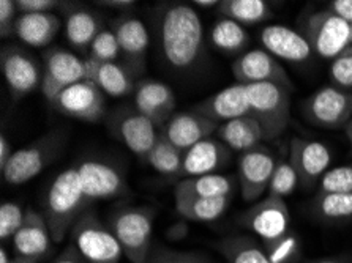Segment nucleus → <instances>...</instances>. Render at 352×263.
I'll list each match as a JSON object with an SVG mask.
<instances>
[{
  "mask_svg": "<svg viewBox=\"0 0 352 263\" xmlns=\"http://www.w3.org/2000/svg\"><path fill=\"white\" fill-rule=\"evenodd\" d=\"M60 30V19L54 13L19 14L14 24V35L32 47L50 46Z\"/></svg>",
  "mask_w": 352,
  "mask_h": 263,
  "instance_id": "a878e982",
  "label": "nucleus"
},
{
  "mask_svg": "<svg viewBox=\"0 0 352 263\" xmlns=\"http://www.w3.org/2000/svg\"><path fill=\"white\" fill-rule=\"evenodd\" d=\"M329 10L348 24H352V0H333L329 3Z\"/></svg>",
  "mask_w": 352,
  "mask_h": 263,
  "instance_id": "37998d69",
  "label": "nucleus"
},
{
  "mask_svg": "<svg viewBox=\"0 0 352 263\" xmlns=\"http://www.w3.org/2000/svg\"><path fill=\"white\" fill-rule=\"evenodd\" d=\"M199 114L209 117L210 120L221 123L250 115V96L247 85L234 84L209 96L195 107Z\"/></svg>",
  "mask_w": 352,
  "mask_h": 263,
  "instance_id": "5701e85b",
  "label": "nucleus"
},
{
  "mask_svg": "<svg viewBox=\"0 0 352 263\" xmlns=\"http://www.w3.org/2000/svg\"><path fill=\"white\" fill-rule=\"evenodd\" d=\"M76 168L89 202L113 201L128 194L125 176L113 164L97 159H84Z\"/></svg>",
  "mask_w": 352,
  "mask_h": 263,
  "instance_id": "4468645a",
  "label": "nucleus"
},
{
  "mask_svg": "<svg viewBox=\"0 0 352 263\" xmlns=\"http://www.w3.org/2000/svg\"><path fill=\"white\" fill-rule=\"evenodd\" d=\"M232 196L226 197H174L175 210L193 222H212L223 216L231 205Z\"/></svg>",
  "mask_w": 352,
  "mask_h": 263,
  "instance_id": "c85d7f7f",
  "label": "nucleus"
},
{
  "mask_svg": "<svg viewBox=\"0 0 352 263\" xmlns=\"http://www.w3.org/2000/svg\"><path fill=\"white\" fill-rule=\"evenodd\" d=\"M182 150L174 147V145L163 136L162 131L158 134L155 145H153L152 150L146 157L147 163L151 164V168L155 169L158 174L166 176H179L180 168H182Z\"/></svg>",
  "mask_w": 352,
  "mask_h": 263,
  "instance_id": "f704fd0d",
  "label": "nucleus"
},
{
  "mask_svg": "<svg viewBox=\"0 0 352 263\" xmlns=\"http://www.w3.org/2000/svg\"><path fill=\"white\" fill-rule=\"evenodd\" d=\"M330 78L335 87L343 90L352 89V46L333 58L330 65Z\"/></svg>",
  "mask_w": 352,
  "mask_h": 263,
  "instance_id": "58836bf2",
  "label": "nucleus"
},
{
  "mask_svg": "<svg viewBox=\"0 0 352 263\" xmlns=\"http://www.w3.org/2000/svg\"><path fill=\"white\" fill-rule=\"evenodd\" d=\"M307 263H349V262L343 259H319V260H311Z\"/></svg>",
  "mask_w": 352,
  "mask_h": 263,
  "instance_id": "8fccbe9b",
  "label": "nucleus"
},
{
  "mask_svg": "<svg viewBox=\"0 0 352 263\" xmlns=\"http://www.w3.org/2000/svg\"><path fill=\"white\" fill-rule=\"evenodd\" d=\"M120 56V46L113 29H103L92 41L89 47V57L95 58L97 62L108 63L117 62Z\"/></svg>",
  "mask_w": 352,
  "mask_h": 263,
  "instance_id": "4c0bfd02",
  "label": "nucleus"
},
{
  "mask_svg": "<svg viewBox=\"0 0 352 263\" xmlns=\"http://www.w3.org/2000/svg\"><path fill=\"white\" fill-rule=\"evenodd\" d=\"M158 47L168 65L180 73L195 69L206 56L204 27L191 5L173 2L158 8Z\"/></svg>",
  "mask_w": 352,
  "mask_h": 263,
  "instance_id": "f257e3e1",
  "label": "nucleus"
},
{
  "mask_svg": "<svg viewBox=\"0 0 352 263\" xmlns=\"http://www.w3.org/2000/svg\"><path fill=\"white\" fill-rule=\"evenodd\" d=\"M18 16L14 0H2L0 2V35L3 40L14 35V24Z\"/></svg>",
  "mask_w": 352,
  "mask_h": 263,
  "instance_id": "a19ab883",
  "label": "nucleus"
},
{
  "mask_svg": "<svg viewBox=\"0 0 352 263\" xmlns=\"http://www.w3.org/2000/svg\"><path fill=\"white\" fill-rule=\"evenodd\" d=\"M0 263H13V257L8 255L7 249H5V246L0 248Z\"/></svg>",
  "mask_w": 352,
  "mask_h": 263,
  "instance_id": "09e8293b",
  "label": "nucleus"
},
{
  "mask_svg": "<svg viewBox=\"0 0 352 263\" xmlns=\"http://www.w3.org/2000/svg\"><path fill=\"white\" fill-rule=\"evenodd\" d=\"M62 5L57 0H16V8L19 14L29 13H51L52 8Z\"/></svg>",
  "mask_w": 352,
  "mask_h": 263,
  "instance_id": "79ce46f5",
  "label": "nucleus"
},
{
  "mask_svg": "<svg viewBox=\"0 0 352 263\" xmlns=\"http://www.w3.org/2000/svg\"><path fill=\"white\" fill-rule=\"evenodd\" d=\"M344 131H346V137H348V141H349V145H351V152H352V119L349 120V123H348V125H346V128H344Z\"/></svg>",
  "mask_w": 352,
  "mask_h": 263,
  "instance_id": "3c124183",
  "label": "nucleus"
},
{
  "mask_svg": "<svg viewBox=\"0 0 352 263\" xmlns=\"http://www.w3.org/2000/svg\"><path fill=\"white\" fill-rule=\"evenodd\" d=\"M250 115L258 120L265 141L281 136L291 119V92L276 84L247 85Z\"/></svg>",
  "mask_w": 352,
  "mask_h": 263,
  "instance_id": "423d86ee",
  "label": "nucleus"
},
{
  "mask_svg": "<svg viewBox=\"0 0 352 263\" xmlns=\"http://www.w3.org/2000/svg\"><path fill=\"white\" fill-rule=\"evenodd\" d=\"M193 3L202 8H210V7H218V3L220 2H217V0H196Z\"/></svg>",
  "mask_w": 352,
  "mask_h": 263,
  "instance_id": "de8ad7c7",
  "label": "nucleus"
},
{
  "mask_svg": "<svg viewBox=\"0 0 352 263\" xmlns=\"http://www.w3.org/2000/svg\"><path fill=\"white\" fill-rule=\"evenodd\" d=\"M259 41L270 56L292 63H303L313 56L310 43L302 32L286 25L264 27L259 34Z\"/></svg>",
  "mask_w": 352,
  "mask_h": 263,
  "instance_id": "412c9836",
  "label": "nucleus"
},
{
  "mask_svg": "<svg viewBox=\"0 0 352 263\" xmlns=\"http://www.w3.org/2000/svg\"><path fill=\"white\" fill-rule=\"evenodd\" d=\"M234 179L229 175L209 174L184 179L175 186L174 197H226L232 196Z\"/></svg>",
  "mask_w": 352,
  "mask_h": 263,
  "instance_id": "c756f323",
  "label": "nucleus"
},
{
  "mask_svg": "<svg viewBox=\"0 0 352 263\" xmlns=\"http://www.w3.org/2000/svg\"><path fill=\"white\" fill-rule=\"evenodd\" d=\"M114 34L124 54L126 67L130 71L141 73L146 65V54L148 47V34L141 19L131 14H122L116 19Z\"/></svg>",
  "mask_w": 352,
  "mask_h": 263,
  "instance_id": "b1692460",
  "label": "nucleus"
},
{
  "mask_svg": "<svg viewBox=\"0 0 352 263\" xmlns=\"http://www.w3.org/2000/svg\"><path fill=\"white\" fill-rule=\"evenodd\" d=\"M217 12L240 25H254L270 18V7L264 0H221Z\"/></svg>",
  "mask_w": 352,
  "mask_h": 263,
  "instance_id": "2f4dec72",
  "label": "nucleus"
},
{
  "mask_svg": "<svg viewBox=\"0 0 352 263\" xmlns=\"http://www.w3.org/2000/svg\"><path fill=\"white\" fill-rule=\"evenodd\" d=\"M100 5H106V7L125 10V8L133 7L135 2H133V0H108V2H100Z\"/></svg>",
  "mask_w": 352,
  "mask_h": 263,
  "instance_id": "49530a36",
  "label": "nucleus"
},
{
  "mask_svg": "<svg viewBox=\"0 0 352 263\" xmlns=\"http://www.w3.org/2000/svg\"><path fill=\"white\" fill-rule=\"evenodd\" d=\"M81 80H85V65L78 56L62 47L43 52L41 92L51 104L63 90Z\"/></svg>",
  "mask_w": 352,
  "mask_h": 263,
  "instance_id": "9d476101",
  "label": "nucleus"
},
{
  "mask_svg": "<svg viewBox=\"0 0 352 263\" xmlns=\"http://www.w3.org/2000/svg\"><path fill=\"white\" fill-rule=\"evenodd\" d=\"M302 112L307 122L319 128H346L352 119V92L327 85L303 101Z\"/></svg>",
  "mask_w": 352,
  "mask_h": 263,
  "instance_id": "1a4fd4ad",
  "label": "nucleus"
},
{
  "mask_svg": "<svg viewBox=\"0 0 352 263\" xmlns=\"http://www.w3.org/2000/svg\"><path fill=\"white\" fill-rule=\"evenodd\" d=\"M103 16L85 7H72L65 13V35L76 49H89L92 41L103 30Z\"/></svg>",
  "mask_w": 352,
  "mask_h": 263,
  "instance_id": "bb28decb",
  "label": "nucleus"
},
{
  "mask_svg": "<svg viewBox=\"0 0 352 263\" xmlns=\"http://www.w3.org/2000/svg\"><path fill=\"white\" fill-rule=\"evenodd\" d=\"M229 159H231V150L220 139H204L184 152L179 176L193 179V176L217 174L225 168Z\"/></svg>",
  "mask_w": 352,
  "mask_h": 263,
  "instance_id": "4be33fe9",
  "label": "nucleus"
},
{
  "mask_svg": "<svg viewBox=\"0 0 352 263\" xmlns=\"http://www.w3.org/2000/svg\"><path fill=\"white\" fill-rule=\"evenodd\" d=\"M111 130L138 157L146 158L158 139V128L136 109H119L113 115Z\"/></svg>",
  "mask_w": 352,
  "mask_h": 263,
  "instance_id": "f3484780",
  "label": "nucleus"
},
{
  "mask_svg": "<svg viewBox=\"0 0 352 263\" xmlns=\"http://www.w3.org/2000/svg\"><path fill=\"white\" fill-rule=\"evenodd\" d=\"M287 158L297 170L300 185L305 190H311L329 172L332 155L321 142L292 137Z\"/></svg>",
  "mask_w": 352,
  "mask_h": 263,
  "instance_id": "a211bd4d",
  "label": "nucleus"
},
{
  "mask_svg": "<svg viewBox=\"0 0 352 263\" xmlns=\"http://www.w3.org/2000/svg\"><path fill=\"white\" fill-rule=\"evenodd\" d=\"M215 248L228 263H274L263 244L245 235L218 241Z\"/></svg>",
  "mask_w": 352,
  "mask_h": 263,
  "instance_id": "7c9ffc66",
  "label": "nucleus"
},
{
  "mask_svg": "<svg viewBox=\"0 0 352 263\" xmlns=\"http://www.w3.org/2000/svg\"><path fill=\"white\" fill-rule=\"evenodd\" d=\"M28 208L16 202H3L0 207V238L2 241L13 240L19 229L24 225Z\"/></svg>",
  "mask_w": 352,
  "mask_h": 263,
  "instance_id": "e433bc0d",
  "label": "nucleus"
},
{
  "mask_svg": "<svg viewBox=\"0 0 352 263\" xmlns=\"http://www.w3.org/2000/svg\"><path fill=\"white\" fill-rule=\"evenodd\" d=\"M148 263H209L204 257L195 252H180L166 248L152 249Z\"/></svg>",
  "mask_w": 352,
  "mask_h": 263,
  "instance_id": "ea45409f",
  "label": "nucleus"
},
{
  "mask_svg": "<svg viewBox=\"0 0 352 263\" xmlns=\"http://www.w3.org/2000/svg\"><path fill=\"white\" fill-rule=\"evenodd\" d=\"M298 183H300V180H298L297 170L292 165L289 158L281 159L276 163L274 175H272L267 196L285 201L286 197H289L296 191Z\"/></svg>",
  "mask_w": 352,
  "mask_h": 263,
  "instance_id": "c9c22d12",
  "label": "nucleus"
},
{
  "mask_svg": "<svg viewBox=\"0 0 352 263\" xmlns=\"http://www.w3.org/2000/svg\"><path fill=\"white\" fill-rule=\"evenodd\" d=\"M276 158L269 148L258 145L239 158V187L245 202H254L269 191V185L276 168Z\"/></svg>",
  "mask_w": 352,
  "mask_h": 263,
  "instance_id": "f8f14e48",
  "label": "nucleus"
},
{
  "mask_svg": "<svg viewBox=\"0 0 352 263\" xmlns=\"http://www.w3.org/2000/svg\"><path fill=\"white\" fill-rule=\"evenodd\" d=\"M217 136L234 152H248L265 141V134L258 120L252 115L240 117V119L221 123L217 130Z\"/></svg>",
  "mask_w": 352,
  "mask_h": 263,
  "instance_id": "cd10ccee",
  "label": "nucleus"
},
{
  "mask_svg": "<svg viewBox=\"0 0 352 263\" xmlns=\"http://www.w3.org/2000/svg\"><path fill=\"white\" fill-rule=\"evenodd\" d=\"M52 263H85V260L74 251L73 246H70V248L63 251L62 254L58 255V259H56Z\"/></svg>",
  "mask_w": 352,
  "mask_h": 263,
  "instance_id": "a18cd8bd",
  "label": "nucleus"
},
{
  "mask_svg": "<svg viewBox=\"0 0 352 263\" xmlns=\"http://www.w3.org/2000/svg\"><path fill=\"white\" fill-rule=\"evenodd\" d=\"M72 246L89 263H119L124 252L119 241L92 211H85L72 229Z\"/></svg>",
  "mask_w": 352,
  "mask_h": 263,
  "instance_id": "0eeeda50",
  "label": "nucleus"
},
{
  "mask_svg": "<svg viewBox=\"0 0 352 263\" xmlns=\"http://www.w3.org/2000/svg\"><path fill=\"white\" fill-rule=\"evenodd\" d=\"M13 148H12V144L7 141V137H5V134L2 133L0 134V170H3L5 165L8 164L10 158L13 157Z\"/></svg>",
  "mask_w": 352,
  "mask_h": 263,
  "instance_id": "c03bdc74",
  "label": "nucleus"
},
{
  "mask_svg": "<svg viewBox=\"0 0 352 263\" xmlns=\"http://www.w3.org/2000/svg\"><path fill=\"white\" fill-rule=\"evenodd\" d=\"M85 65V80L94 82L101 92L113 96V98H122L130 95L135 90V80L133 73L128 67L120 65L117 62L101 63L92 57L84 60Z\"/></svg>",
  "mask_w": 352,
  "mask_h": 263,
  "instance_id": "393cba45",
  "label": "nucleus"
},
{
  "mask_svg": "<svg viewBox=\"0 0 352 263\" xmlns=\"http://www.w3.org/2000/svg\"><path fill=\"white\" fill-rule=\"evenodd\" d=\"M52 243L43 214L28 208L24 225L13 237V263H40L50 254Z\"/></svg>",
  "mask_w": 352,
  "mask_h": 263,
  "instance_id": "dca6fc26",
  "label": "nucleus"
},
{
  "mask_svg": "<svg viewBox=\"0 0 352 263\" xmlns=\"http://www.w3.org/2000/svg\"><path fill=\"white\" fill-rule=\"evenodd\" d=\"M52 106L72 119L85 123H97L104 115L106 100L104 93L94 82L81 80V82L73 84L72 87L63 90L52 101Z\"/></svg>",
  "mask_w": 352,
  "mask_h": 263,
  "instance_id": "2eb2a0df",
  "label": "nucleus"
},
{
  "mask_svg": "<svg viewBox=\"0 0 352 263\" xmlns=\"http://www.w3.org/2000/svg\"><path fill=\"white\" fill-rule=\"evenodd\" d=\"M155 210L148 207L125 205L111 214L108 227L119 241L130 263H148L152 252Z\"/></svg>",
  "mask_w": 352,
  "mask_h": 263,
  "instance_id": "7ed1b4c3",
  "label": "nucleus"
},
{
  "mask_svg": "<svg viewBox=\"0 0 352 263\" xmlns=\"http://www.w3.org/2000/svg\"><path fill=\"white\" fill-rule=\"evenodd\" d=\"M218 126L220 125L217 122L193 109L190 112L174 114L160 131L174 147L186 152L193 145L212 137V134L217 133Z\"/></svg>",
  "mask_w": 352,
  "mask_h": 263,
  "instance_id": "6ab92c4d",
  "label": "nucleus"
},
{
  "mask_svg": "<svg viewBox=\"0 0 352 263\" xmlns=\"http://www.w3.org/2000/svg\"><path fill=\"white\" fill-rule=\"evenodd\" d=\"M135 109L162 130L174 115L175 95L169 85L160 80H142L135 90Z\"/></svg>",
  "mask_w": 352,
  "mask_h": 263,
  "instance_id": "aec40b11",
  "label": "nucleus"
},
{
  "mask_svg": "<svg viewBox=\"0 0 352 263\" xmlns=\"http://www.w3.org/2000/svg\"><path fill=\"white\" fill-rule=\"evenodd\" d=\"M209 38L218 51L226 54L242 52L248 46L250 36L243 25L234 23L231 19H218L212 25L209 32Z\"/></svg>",
  "mask_w": 352,
  "mask_h": 263,
  "instance_id": "473e14b6",
  "label": "nucleus"
},
{
  "mask_svg": "<svg viewBox=\"0 0 352 263\" xmlns=\"http://www.w3.org/2000/svg\"><path fill=\"white\" fill-rule=\"evenodd\" d=\"M300 32L310 43L313 52L329 60H333L351 46V24L330 10L307 16L302 21Z\"/></svg>",
  "mask_w": 352,
  "mask_h": 263,
  "instance_id": "6e6552de",
  "label": "nucleus"
},
{
  "mask_svg": "<svg viewBox=\"0 0 352 263\" xmlns=\"http://www.w3.org/2000/svg\"><path fill=\"white\" fill-rule=\"evenodd\" d=\"M311 211L322 221H349L352 219V192L318 194L311 202Z\"/></svg>",
  "mask_w": 352,
  "mask_h": 263,
  "instance_id": "72a5a7b5",
  "label": "nucleus"
},
{
  "mask_svg": "<svg viewBox=\"0 0 352 263\" xmlns=\"http://www.w3.org/2000/svg\"><path fill=\"white\" fill-rule=\"evenodd\" d=\"M232 74L237 84H276L292 92V82L286 69L274 56L264 49L243 52L232 63Z\"/></svg>",
  "mask_w": 352,
  "mask_h": 263,
  "instance_id": "ddd939ff",
  "label": "nucleus"
},
{
  "mask_svg": "<svg viewBox=\"0 0 352 263\" xmlns=\"http://www.w3.org/2000/svg\"><path fill=\"white\" fill-rule=\"evenodd\" d=\"M239 222L258 235L265 251L274 249L294 237L291 230L289 208L283 198L267 196L240 214Z\"/></svg>",
  "mask_w": 352,
  "mask_h": 263,
  "instance_id": "39448f33",
  "label": "nucleus"
},
{
  "mask_svg": "<svg viewBox=\"0 0 352 263\" xmlns=\"http://www.w3.org/2000/svg\"><path fill=\"white\" fill-rule=\"evenodd\" d=\"M0 63L5 82L14 101L23 100L38 85L41 87L43 65L24 47L16 45L3 46Z\"/></svg>",
  "mask_w": 352,
  "mask_h": 263,
  "instance_id": "9b49d317",
  "label": "nucleus"
},
{
  "mask_svg": "<svg viewBox=\"0 0 352 263\" xmlns=\"http://www.w3.org/2000/svg\"><path fill=\"white\" fill-rule=\"evenodd\" d=\"M351 46H352V24H351Z\"/></svg>",
  "mask_w": 352,
  "mask_h": 263,
  "instance_id": "603ef678",
  "label": "nucleus"
},
{
  "mask_svg": "<svg viewBox=\"0 0 352 263\" xmlns=\"http://www.w3.org/2000/svg\"><path fill=\"white\" fill-rule=\"evenodd\" d=\"M84 194L78 168H68L60 172L47 187L43 201V218L50 229L54 243H60L73 225L89 207Z\"/></svg>",
  "mask_w": 352,
  "mask_h": 263,
  "instance_id": "f03ea898",
  "label": "nucleus"
},
{
  "mask_svg": "<svg viewBox=\"0 0 352 263\" xmlns=\"http://www.w3.org/2000/svg\"><path fill=\"white\" fill-rule=\"evenodd\" d=\"M65 142L67 134L62 130H54L28 147L14 152L2 170L5 183L19 186L35 179L45 170L46 165H50L57 158Z\"/></svg>",
  "mask_w": 352,
  "mask_h": 263,
  "instance_id": "20e7f679",
  "label": "nucleus"
}]
</instances>
